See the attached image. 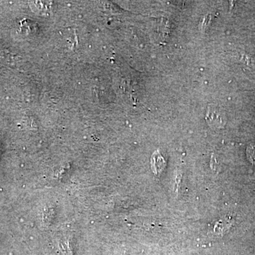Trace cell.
<instances>
[{
    "instance_id": "6da1fadb",
    "label": "cell",
    "mask_w": 255,
    "mask_h": 255,
    "mask_svg": "<svg viewBox=\"0 0 255 255\" xmlns=\"http://www.w3.org/2000/svg\"><path fill=\"white\" fill-rule=\"evenodd\" d=\"M206 120L210 127L221 128L226 124L225 114L217 106H211L206 115Z\"/></svg>"
},
{
    "instance_id": "7a4b0ae2",
    "label": "cell",
    "mask_w": 255,
    "mask_h": 255,
    "mask_svg": "<svg viewBox=\"0 0 255 255\" xmlns=\"http://www.w3.org/2000/svg\"><path fill=\"white\" fill-rule=\"evenodd\" d=\"M164 160L162 156L159 153V152H155L154 155H152V171H154L155 173H159L162 169H164Z\"/></svg>"
},
{
    "instance_id": "3957f363",
    "label": "cell",
    "mask_w": 255,
    "mask_h": 255,
    "mask_svg": "<svg viewBox=\"0 0 255 255\" xmlns=\"http://www.w3.org/2000/svg\"><path fill=\"white\" fill-rule=\"evenodd\" d=\"M248 156L252 163L255 164V145H251L248 147Z\"/></svg>"
}]
</instances>
